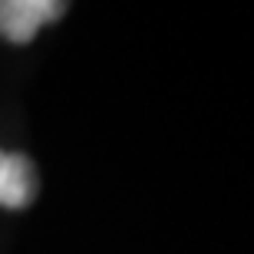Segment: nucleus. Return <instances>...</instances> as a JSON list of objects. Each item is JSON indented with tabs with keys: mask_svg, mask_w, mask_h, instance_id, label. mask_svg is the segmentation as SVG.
Returning a JSON list of instances; mask_svg holds the SVG:
<instances>
[{
	"mask_svg": "<svg viewBox=\"0 0 254 254\" xmlns=\"http://www.w3.org/2000/svg\"><path fill=\"white\" fill-rule=\"evenodd\" d=\"M66 13L60 0H0V37L10 43H30L40 27Z\"/></svg>",
	"mask_w": 254,
	"mask_h": 254,
	"instance_id": "nucleus-1",
	"label": "nucleus"
},
{
	"mask_svg": "<svg viewBox=\"0 0 254 254\" xmlns=\"http://www.w3.org/2000/svg\"><path fill=\"white\" fill-rule=\"evenodd\" d=\"M37 195V169L27 155L0 149V205L27 208Z\"/></svg>",
	"mask_w": 254,
	"mask_h": 254,
	"instance_id": "nucleus-2",
	"label": "nucleus"
}]
</instances>
